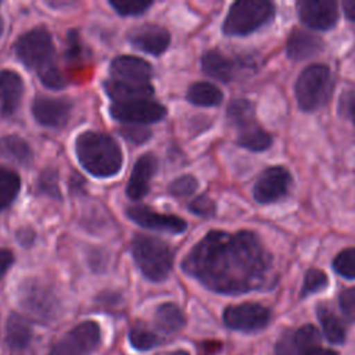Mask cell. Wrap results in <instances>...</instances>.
<instances>
[{
  "label": "cell",
  "mask_w": 355,
  "mask_h": 355,
  "mask_svg": "<svg viewBox=\"0 0 355 355\" xmlns=\"http://www.w3.org/2000/svg\"><path fill=\"white\" fill-rule=\"evenodd\" d=\"M272 257L252 232L214 230L202 237L182 261V269L207 288L241 294L263 287Z\"/></svg>",
  "instance_id": "6da1fadb"
},
{
  "label": "cell",
  "mask_w": 355,
  "mask_h": 355,
  "mask_svg": "<svg viewBox=\"0 0 355 355\" xmlns=\"http://www.w3.org/2000/svg\"><path fill=\"white\" fill-rule=\"evenodd\" d=\"M75 153L82 166L97 178L118 173L123 161L119 144L110 135L94 130L83 132L76 137Z\"/></svg>",
  "instance_id": "7a4b0ae2"
},
{
  "label": "cell",
  "mask_w": 355,
  "mask_h": 355,
  "mask_svg": "<svg viewBox=\"0 0 355 355\" xmlns=\"http://www.w3.org/2000/svg\"><path fill=\"white\" fill-rule=\"evenodd\" d=\"M132 255L143 276L151 282L165 280L172 270V251L157 237L136 234L132 241Z\"/></svg>",
  "instance_id": "3957f363"
},
{
  "label": "cell",
  "mask_w": 355,
  "mask_h": 355,
  "mask_svg": "<svg viewBox=\"0 0 355 355\" xmlns=\"http://www.w3.org/2000/svg\"><path fill=\"white\" fill-rule=\"evenodd\" d=\"M15 53L26 68L37 73L55 67L54 43L44 26L32 28L21 35L15 42Z\"/></svg>",
  "instance_id": "277c9868"
},
{
  "label": "cell",
  "mask_w": 355,
  "mask_h": 355,
  "mask_svg": "<svg viewBox=\"0 0 355 355\" xmlns=\"http://www.w3.org/2000/svg\"><path fill=\"white\" fill-rule=\"evenodd\" d=\"M333 80L326 65L313 64L306 67L295 82V97L304 111H313L330 98Z\"/></svg>",
  "instance_id": "5b68a950"
},
{
  "label": "cell",
  "mask_w": 355,
  "mask_h": 355,
  "mask_svg": "<svg viewBox=\"0 0 355 355\" xmlns=\"http://www.w3.org/2000/svg\"><path fill=\"white\" fill-rule=\"evenodd\" d=\"M275 14L272 3L265 0L236 1L223 22V32L229 36L248 35L268 24Z\"/></svg>",
  "instance_id": "8992f818"
},
{
  "label": "cell",
  "mask_w": 355,
  "mask_h": 355,
  "mask_svg": "<svg viewBox=\"0 0 355 355\" xmlns=\"http://www.w3.org/2000/svg\"><path fill=\"white\" fill-rule=\"evenodd\" d=\"M19 302L26 312L37 319L49 320L58 311V301L53 288L37 279H26L21 284Z\"/></svg>",
  "instance_id": "52a82bcc"
},
{
  "label": "cell",
  "mask_w": 355,
  "mask_h": 355,
  "mask_svg": "<svg viewBox=\"0 0 355 355\" xmlns=\"http://www.w3.org/2000/svg\"><path fill=\"white\" fill-rule=\"evenodd\" d=\"M100 344V327L93 320L76 324L51 348L50 355H90Z\"/></svg>",
  "instance_id": "ba28073f"
},
{
  "label": "cell",
  "mask_w": 355,
  "mask_h": 355,
  "mask_svg": "<svg viewBox=\"0 0 355 355\" xmlns=\"http://www.w3.org/2000/svg\"><path fill=\"white\" fill-rule=\"evenodd\" d=\"M114 119L126 125H147L165 118L166 108L153 100L140 98L130 101H116L110 107Z\"/></svg>",
  "instance_id": "9c48e42d"
},
{
  "label": "cell",
  "mask_w": 355,
  "mask_h": 355,
  "mask_svg": "<svg viewBox=\"0 0 355 355\" xmlns=\"http://www.w3.org/2000/svg\"><path fill=\"white\" fill-rule=\"evenodd\" d=\"M270 320V312L261 304L244 302L230 305L223 312V322L227 327L240 331H257Z\"/></svg>",
  "instance_id": "30bf717a"
},
{
  "label": "cell",
  "mask_w": 355,
  "mask_h": 355,
  "mask_svg": "<svg viewBox=\"0 0 355 355\" xmlns=\"http://www.w3.org/2000/svg\"><path fill=\"white\" fill-rule=\"evenodd\" d=\"M291 186V175L283 166L265 169L254 186V197L258 202H275L287 196Z\"/></svg>",
  "instance_id": "8fae6325"
},
{
  "label": "cell",
  "mask_w": 355,
  "mask_h": 355,
  "mask_svg": "<svg viewBox=\"0 0 355 355\" xmlns=\"http://www.w3.org/2000/svg\"><path fill=\"white\" fill-rule=\"evenodd\" d=\"M110 73V79L116 82L144 86L151 85L150 80L153 78V67L143 58L133 55H119L111 62Z\"/></svg>",
  "instance_id": "7c38bea8"
},
{
  "label": "cell",
  "mask_w": 355,
  "mask_h": 355,
  "mask_svg": "<svg viewBox=\"0 0 355 355\" xmlns=\"http://www.w3.org/2000/svg\"><path fill=\"white\" fill-rule=\"evenodd\" d=\"M72 104L65 97L36 96L32 103V114L35 119L47 128L64 126L71 115Z\"/></svg>",
  "instance_id": "4fadbf2b"
},
{
  "label": "cell",
  "mask_w": 355,
  "mask_h": 355,
  "mask_svg": "<svg viewBox=\"0 0 355 355\" xmlns=\"http://www.w3.org/2000/svg\"><path fill=\"white\" fill-rule=\"evenodd\" d=\"M126 215L137 225L159 232H169V233H183L187 227L184 219L176 215H165L158 214L154 209L144 207V205H133L126 209Z\"/></svg>",
  "instance_id": "5bb4252c"
},
{
  "label": "cell",
  "mask_w": 355,
  "mask_h": 355,
  "mask_svg": "<svg viewBox=\"0 0 355 355\" xmlns=\"http://www.w3.org/2000/svg\"><path fill=\"white\" fill-rule=\"evenodd\" d=\"M297 7L301 21L312 29H330L338 18L337 3L333 0H304Z\"/></svg>",
  "instance_id": "9a60e30c"
},
{
  "label": "cell",
  "mask_w": 355,
  "mask_h": 355,
  "mask_svg": "<svg viewBox=\"0 0 355 355\" xmlns=\"http://www.w3.org/2000/svg\"><path fill=\"white\" fill-rule=\"evenodd\" d=\"M128 39L133 47L153 55H159L168 49L171 35L159 25L144 24L133 28L128 33Z\"/></svg>",
  "instance_id": "2e32d148"
},
{
  "label": "cell",
  "mask_w": 355,
  "mask_h": 355,
  "mask_svg": "<svg viewBox=\"0 0 355 355\" xmlns=\"http://www.w3.org/2000/svg\"><path fill=\"white\" fill-rule=\"evenodd\" d=\"M158 161L154 154L146 153L136 162L126 186V194L130 200L143 198L150 190V182L157 171Z\"/></svg>",
  "instance_id": "e0dca14e"
},
{
  "label": "cell",
  "mask_w": 355,
  "mask_h": 355,
  "mask_svg": "<svg viewBox=\"0 0 355 355\" xmlns=\"http://www.w3.org/2000/svg\"><path fill=\"white\" fill-rule=\"evenodd\" d=\"M24 94L22 78L10 69L0 72V115L8 118L14 115Z\"/></svg>",
  "instance_id": "ac0fdd59"
},
{
  "label": "cell",
  "mask_w": 355,
  "mask_h": 355,
  "mask_svg": "<svg viewBox=\"0 0 355 355\" xmlns=\"http://www.w3.org/2000/svg\"><path fill=\"white\" fill-rule=\"evenodd\" d=\"M323 49V40L305 31H294L287 40V54L293 60H306Z\"/></svg>",
  "instance_id": "d6986e66"
},
{
  "label": "cell",
  "mask_w": 355,
  "mask_h": 355,
  "mask_svg": "<svg viewBox=\"0 0 355 355\" xmlns=\"http://www.w3.org/2000/svg\"><path fill=\"white\" fill-rule=\"evenodd\" d=\"M32 327L29 322L17 313H11L6 322V343L14 352L25 351L32 341Z\"/></svg>",
  "instance_id": "ffe728a7"
},
{
  "label": "cell",
  "mask_w": 355,
  "mask_h": 355,
  "mask_svg": "<svg viewBox=\"0 0 355 355\" xmlns=\"http://www.w3.org/2000/svg\"><path fill=\"white\" fill-rule=\"evenodd\" d=\"M202 71L220 82H229L233 79L234 73V64L230 58L222 54L218 50H208L204 53L201 58Z\"/></svg>",
  "instance_id": "44dd1931"
},
{
  "label": "cell",
  "mask_w": 355,
  "mask_h": 355,
  "mask_svg": "<svg viewBox=\"0 0 355 355\" xmlns=\"http://www.w3.org/2000/svg\"><path fill=\"white\" fill-rule=\"evenodd\" d=\"M0 154L19 165H29L33 159L31 146L22 137L15 135L0 137Z\"/></svg>",
  "instance_id": "7402d4cb"
},
{
  "label": "cell",
  "mask_w": 355,
  "mask_h": 355,
  "mask_svg": "<svg viewBox=\"0 0 355 355\" xmlns=\"http://www.w3.org/2000/svg\"><path fill=\"white\" fill-rule=\"evenodd\" d=\"M104 89H105L107 94L114 100V103L147 98L154 93V89H153L151 85L135 86V85L121 83V82H116L114 79H108L104 83Z\"/></svg>",
  "instance_id": "603a6c76"
},
{
  "label": "cell",
  "mask_w": 355,
  "mask_h": 355,
  "mask_svg": "<svg viewBox=\"0 0 355 355\" xmlns=\"http://www.w3.org/2000/svg\"><path fill=\"white\" fill-rule=\"evenodd\" d=\"M155 324L164 333H176L184 326V315L176 304L165 302L155 311Z\"/></svg>",
  "instance_id": "cb8c5ba5"
},
{
  "label": "cell",
  "mask_w": 355,
  "mask_h": 355,
  "mask_svg": "<svg viewBox=\"0 0 355 355\" xmlns=\"http://www.w3.org/2000/svg\"><path fill=\"white\" fill-rule=\"evenodd\" d=\"M223 98L222 92L209 82L193 83L187 90V100L200 107H214L220 104Z\"/></svg>",
  "instance_id": "d4e9b609"
},
{
  "label": "cell",
  "mask_w": 355,
  "mask_h": 355,
  "mask_svg": "<svg viewBox=\"0 0 355 355\" xmlns=\"http://www.w3.org/2000/svg\"><path fill=\"white\" fill-rule=\"evenodd\" d=\"M237 141L241 147H245L248 150L262 151V150H266L268 147H270L272 137L257 122H254V123H250L240 129Z\"/></svg>",
  "instance_id": "484cf974"
},
{
  "label": "cell",
  "mask_w": 355,
  "mask_h": 355,
  "mask_svg": "<svg viewBox=\"0 0 355 355\" xmlns=\"http://www.w3.org/2000/svg\"><path fill=\"white\" fill-rule=\"evenodd\" d=\"M318 318L329 341L340 344L345 340V327L336 313L324 304L318 305Z\"/></svg>",
  "instance_id": "4316f807"
},
{
  "label": "cell",
  "mask_w": 355,
  "mask_h": 355,
  "mask_svg": "<svg viewBox=\"0 0 355 355\" xmlns=\"http://www.w3.org/2000/svg\"><path fill=\"white\" fill-rule=\"evenodd\" d=\"M21 179L17 172L0 168V209L8 207L19 193Z\"/></svg>",
  "instance_id": "83f0119b"
},
{
  "label": "cell",
  "mask_w": 355,
  "mask_h": 355,
  "mask_svg": "<svg viewBox=\"0 0 355 355\" xmlns=\"http://www.w3.org/2000/svg\"><path fill=\"white\" fill-rule=\"evenodd\" d=\"M227 118L239 129L257 122L255 114H254V107L245 98H236L227 105Z\"/></svg>",
  "instance_id": "f1b7e54d"
},
{
  "label": "cell",
  "mask_w": 355,
  "mask_h": 355,
  "mask_svg": "<svg viewBox=\"0 0 355 355\" xmlns=\"http://www.w3.org/2000/svg\"><path fill=\"white\" fill-rule=\"evenodd\" d=\"M36 189L43 196L60 200L61 193H60V187H58V173H57V171L51 166L44 168L39 173Z\"/></svg>",
  "instance_id": "f546056e"
},
{
  "label": "cell",
  "mask_w": 355,
  "mask_h": 355,
  "mask_svg": "<svg viewBox=\"0 0 355 355\" xmlns=\"http://www.w3.org/2000/svg\"><path fill=\"white\" fill-rule=\"evenodd\" d=\"M129 341L136 349H140V351L150 349L159 344L158 336H155L150 329L144 327L143 324H136L130 329Z\"/></svg>",
  "instance_id": "4dcf8cb0"
},
{
  "label": "cell",
  "mask_w": 355,
  "mask_h": 355,
  "mask_svg": "<svg viewBox=\"0 0 355 355\" xmlns=\"http://www.w3.org/2000/svg\"><path fill=\"white\" fill-rule=\"evenodd\" d=\"M294 338H295V345H297L298 354L301 355L311 348L319 347L318 344L320 341V334L315 326L305 324L294 331Z\"/></svg>",
  "instance_id": "1f68e13d"
},
{
  "label": "cell",
  "mask_w": 355,
  "mask_h": 355,
  "mask_svg": "<svg viewBox=\"0 0 355 355\" xmlns=\"http://www.w3.org/2000/svg\"><path fill=\"white\" fill-rule=\"evenodd\" d=\"M337 273L347 279H355V248L343 250L333 261Z\"/></svg>",
  "instance_id": "d6a6232c"
},
{
  "label": "cell",
  "mask_w": 355,
  "mask_h": 355,
  "mask_svg": "<svg viewBox=\"0 0 355 355\" xmlns=\"http://www.w3.org/2000/svg\"><path fill=\"white\" fill-rule=\"evenodd\" d=\"M326 286H327V276H326V273L319 270V269H309L306 272V275H305V279H304V286H302L301 295L305 297L308 294L320 291Z\"/></svg>",
  "instance_id": "836d02e7"
},
{
  "label": "cell",
  "mask_w": 355,
  "mask_h": 355,
  "mask_svg": "<svg viewBox=\"0 0 355 355\" xmlns=\"http://www.w3.org/2000/svg\"><path fill=\"white\" fill-rule=\"evenodd\" d=\"M198 186V182L194 176L191 175H183L179 176L178 179H175L171 184H169V193L175 197H187L190 194H193L196 191Z\"/></svg>",
  "instance_id": "e575fe53"
},
{
  "label": "cell",
  "mask_w": 355,
  "mask_h": 355,
  "mask_svg": "<svg viewBox=\"0 0 355 355\" xmlns=\"http://www.w3.org/2000/svg\"><path fill=\"white\" fill-rule=\"evenodd\" d=\"M110 6L123 17H135L143 14L153 6L151 1H110Z\"/></svg>",
  "instance_id": "d590c367"
},
{
  "label": "cell",
  "mask_w": 355,
  "mask_h": 355,
  "mask_svg": "<svg viewBox=\"0 0 355 355\" xmlns=\"http://www.w3.org/2000/svg\"><path fill=\"white\" fill-rule=\"evenodd\" d=\"M121 135L135 144H141L151 137V130L143 128L141 125H126L121 129Z\"/></svg>",
  "instance_id": "8d00e7d4"
},
{
  "label": "cell",
  "mask_w": 355,
  "mask_h": 355,
  "mask_svg": "<svg viewBox=\"0 0 355 355\" xmlns=\"http://www.w3.org/2000/svg\"><path fill=\"white\" fill-rule=\"evenodd\" d=\"M189 209L196 215H200L202 218H209L215 214V202L207 196H200V197H196L189 204Z\"/></svg>",
  "instance_id": "74e56055"
},
{
  "label": "cell",
  "mask_w": 355,
  "mask_h": 355,
  "mask_svg": "<svg viewBox=\"0 0 355 355\" xmlns=\"http://www.w3.org/2000/svg\"><path fill=\"white\" fill-rule=\"evenodd\" d=\"M37 75H39V79L42 80V83L50 89H61L67 85L64 75L61 73V71L57 67H51Z\"/></svg>",
  "instance_id": "f35d334b"
},
{
  "label": "cell",
  "mask_w": 355,
  "mask_h": 355,
  "mask_svg": "<svg viewBox=\"0 0 355 355\" xmlns=\"http://www.w3.org/2000/svg\"><path fill=\"white\" fill-rule=\"evenodd\" d=\"M275 354L276 355H297L298 354L293 330H287L280 336V338L277 340V343L275 345Z\"/></svg>",
  "instance_id": "ab89813d"
},
{
  "label": "cell",
  "mask_w": 355,
  "mask_h": 355,
  "mask_svg": "<svg viewBox=\"0 0 355 355\" xmlns=\"http://www.w3.org/2000/svg\"><path fill=\"white\" fill-rule=\"evenodd\" d=\"M83 44L79 39V35L76 31H69L68 32V42H67V50L65 55L69 61H78L83 58Z\"/></svg>",
  "instance_id": "60d3db41"
},
{
  "label": "cell",
  "mask_w": 355,
  "mask_h": 355,
  "mask_svg": "<svg viewBox=\"0 0 355 355\" xmlns=\"http://www.w3.org/2000/svg\"><path fill=\"white\" fill-rule=\"evenodd\" d=\"M340 308L347 319L355 322V287L345 288L338 298Z\"/></svg>",
  "instance_id": "b9f144b4"
},
{
  "label": "cell",
  "mask_w": 355,
  "mask_h": 355,
  "mask_svg": "<svg viewBox=\"0 0 355 355\" xmlns=\"http://www.w3.org/2000/svg\"><path fill=\"white\" fill-rule=\"evenodd\" d=\"M341 111L344 112V115L347 118H349L352 121V123L355 125V92H349L345 93L341 97V104H340Z\"/></svg>",
  "instance_id": "7bdbcfd3"
},
{
  "label": "cell",
  "mask_w": 355,
  "mask_h": 355,
  "mask_svg": "<svg viewBox=\"0 0 355 355\" xmlns=\"http://www.w3.org/2000/svg\"><path fill=\"white\" fill-rule=\"evenodd\" d=\"M17 240L21 243V245L24 247H31L33 243H35V239H36V234L32 229L29 227H24V229H19L15 234Z\"/></svg>",
  "instance_id": "ee69618b"
},
{
  "label": "cell",
  "mask_w": 355,
  "mask_h": 355,
  "mask_svg": "<svg viewBox=\"0 0 355 355\" xmlns=\"http://www.w3.org/2000/svg\"><path fill=\"white\" fill-rule=\"evenodd\" d=\"M14 262V255L10 250L0 248V279L4 276V273L10 269V266Z\"/></svg>",
  "instance_id": "f6af8a7d"
},
{
  "label": "cell",
  "mask_w": 355,
  "mask_h": 355,
  "mask_svg": "<svg viewBox=\"0 0 355 355\" xmlns=\"http://www.w3.org/2000/svg\"><path fill=\"white\" fill-rule=\"evenodd\" d=\"M343 8L348 19L355 21V0H345L343 1Z\"/></svg>",
  "instance_id": "bcb514c9"
},
{
  "label": "cell",
  "mask_w": 355,
  "mask_h": 355,
  "mask_svg": "<svg viewBox=\"0 0 355 355\" xmlns=\"http://www.w3.org/2000/svg\"><path fill=\"white\" fill-rule=\"evenodd\" d=\"M301 355H338L336 351L333 349H329V348H322V347H315V348H311L308 351H305L304 354Z\"/></svg>",
  "instance_id": "7dc6e473"
},
{
  "label": "cell",
  "mask_w": 355,
  "mask_h": 355,
  "mask_svg": "<svg viewBox=\"0 0 355 355\" xmlns=\"http://www.w3.org/2000/svg\"><path fill=\"white\" fill-rule=\"evenodd\" d=\"M168 355H190V354L187 351H184V349H178V351H175L172 354H168Z\"/></svg>",
  "instance_id": "c3c4849f"
},
{
  "label": "cell",
  "mask_w": 355,
  "mask_h": 355,
  "mask_svg": "<svg viewBox=\"0 0 355 355\" xmlns=\"http://www.w3.org/2000/svg\"><path fill=\"white\" fill-rule=\"evenodd\" d=\"M3 29H4V24H3V19L0 18V35L3 33Z\"/></svg>",
  "instance_id": "681fc988"
},
{
  "label": "cell",
  "mask_w": 355,
  "mask_h": 355,
  "mask_svg": "<svg viewBox=\"0 0 355 355\" xmlns=\"http://www.w3.org/2000/svg\"><path fill=\"white\" fill-rule=\"evenodd\" d=\"M204 355H209V354H204Z\"/></svg>",
  "instance_id": "f907efd6"
}]
</instances>
